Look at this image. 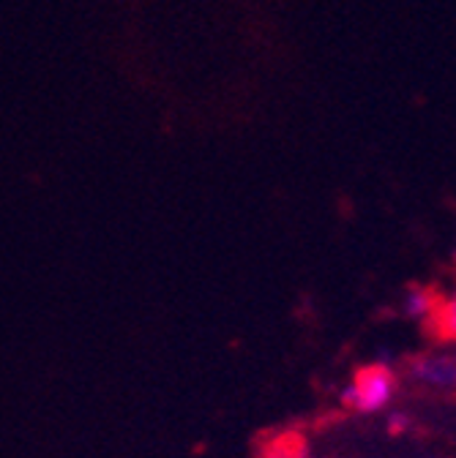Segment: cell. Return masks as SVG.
<instances>
[{"instance_id":"cell-1","label":"cell","mask_w":456,"mask_h":458,"mask_svg":"<svg viewBox=\"0 0 456 458\" xmlns=\"http://www.w3.org/2000/svg\"><path fill=\"white\" fill-rule=\"evenodd\" d=\"M396 395V371L385 363H369L361 366L350 385L341 393L345 404L361 415H374L383 412Z\"/></svg>"},{"instance_id":"cell-2","label":"cell","mask_w":456,"mask_h":458,"mask_svg":"<svg viewBox=\"0 0 456 458\" xmlns=\"http://www.w3.org/2000/svg\"><path fill=\"white\" fill-rule=\"evenodd\" d=\"M410 377L434 393H456V352L440 350L418 355L410 363Z\"/></svg>"},{"instance_id":"cell-3","label":"cell","mask_w":456,"mask_h":458,"mask_svg":"<svg viewBox=\"0 0 456 458\" xmlns=\"http://www.w3.org/2000/svg\"><path fill=\"white\" fill-rule=\"evenodd\" d=\"M432 327V335L443 344H456V290L437 298L434 314L426 322Z\"/></svg>"},{"instance_id":"cell-4","label":"cell","mask_w":456,"mask_h":458,"mask_svg":"<svg viewBox=\"0 0 456 458\" xmlns=\"http://www.w3.org/2000/svg\"><path fill=\"white\" fill-rule=\"evenodd\" d=\"M437 293H432L429 286H410L405 293V301H402V309L408 317L413 319H424L429 322V317L434 314V306H437Z\"/></svg>"},{"instance_id":"cell-5","label":"cell","mask_w":456,"mask_h":458,"mask_svg":"<svg viewBox=\"0 0 456 458\" xmlns=\"http://www.w3.org/2000/svg\"><path fill=\"white\" fill-rule=\"evenodd\" d=\"M410 428V420H408V415H402V412H393L391 418H388V431L391 434H405Z\"/></svg>"}]
</instances>
